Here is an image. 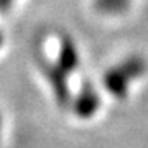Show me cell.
<instances>
[{"mask_svg":"<svg viewBox=\"0 0 148 148\" xmlns=\"http://www.w3.org/2000/svg\"><path fill=\"white\" fill-rule=\"evenodd\" d=\"M0 41H2V36H0Z\"/></svg>","mask_w":148,"mask_h":148,"instance_id":"3","label":"cell"},{"mask_svg":"<svg viewBox=\"0 0 148 148\" xmlns=\"http://www.w3.org/2000/svg\"><path fill=\"white\" fill-rule=\"evenodd\" d=\"M95 3L102 12L117 13V12H123L127 8L128 0H95Z\"/></svg>","mask_w":148,"mask_h":148,"instance_id":"1","label":"cell"},{"mask_svg":"<svg viewBox=\"0 0 148 148\" xmlns=\"http://www.w3.org/2000/svg\"><path fill=\"white\" fill-rule=\"evenodd\" d=\"M10 2H12V0H0V10H2V8H5V7H8V5H10Z\"/></svg>","mask_w":148,"mask_h":148,"instance_id":"2","label":"cell"}]
</instances>
